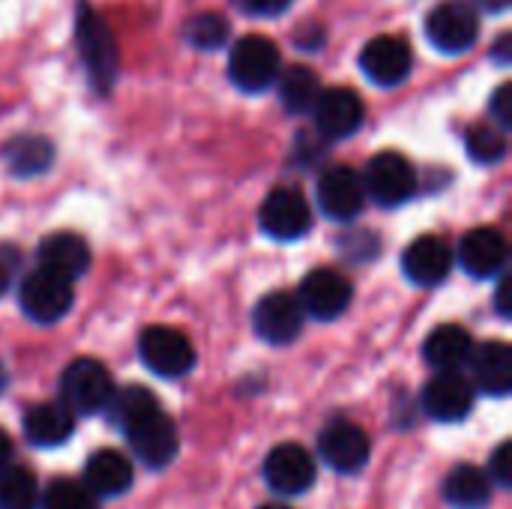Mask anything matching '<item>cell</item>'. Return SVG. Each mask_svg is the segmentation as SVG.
Wrapping results in <instances>:
<instances>
[{
  "instance_id": "1",
  "label": "cell",
  "mask_w": 512,
  "mask_h": 509,
  "mask_svg": "<svg viewBox=\"0 0 512 509\" xmlns=\"http://www.w3.org/2000/svg\"><path fill=\"white\" fill-rule=\"evenodd\" d=\"M75 45H78V57L87 69L90 87L99 96H105L117 81L120 48H117L111 27L90 3H78V9H75Z\"/></svg>"
},
{
  "instance_id": "2",
  "label": "cell",
  "mask_w": 512,
  "mask_h": 509,
  "mask_svg": "<svg viewBox=\"0 0 512 509\" xmlns=\"http://www.w3.org/2000/svg\"><path fill=\"white\" fill-rule=\"evenodd\" d=\"M126 444L132 447V453L150 468V471H165L177 453H180V435L177 426L171 423V417L162 411V405L144 411L141 417H135L132 423H126L123 429Z\"/></svg>"
},
{
  "instance_id": "3",
  "label": "cell",
  "mask_w": 512,
  "mask_h": 509,
  "mask_svg": "<svg viewBox=\"0 0 512 509\" xmlns=\"http://www.w3.org/2000/svg\"><path fill=\"white\" fill-rule=\"evenodd\" d=\"M279 69H282V57L276 42L258 33L237 39L228 54V78L243 93H264L279 78Z\"/></svg>"
},
{
  "instance_id": "4",
  "label": "cell",
  "mask_w": 512,
  "mask_h": 509,
  "mask_svg": "<svg viewBox=\"0 0 512 509\" xmlns=\"http://www.w3.org/2000/svg\"><path fill=\"white\" fill-rule=\"evenodd\" d=\"M111 393H114L111 372L105 369V363L93 357L72 360L60 375V396H63L60 402H66L72 414H81V417L102 414Z\"/></svg>"
},
{
  "instance_id": "5",
  "label": "cell",
  "mask_w": 512,
  "mask_h": 509,
  "mask_svg": "<svg viewBox=\"0 0 512 509\" xmlns=\"http://www.w3.org/2000/svg\"><path fill=\"white\" fill-rule=\"evenodd\" d=\"M360 177L366 186V198H372L381 207H399L411 201L417 192V168L411 165L408 156L396 150L375 153L366 165V174Z\"/></svg>"
},
{
  "instance_id": "6",
  "label": "cell",
  "mask_w": 512,
  "mask_h": 509,
  "mask_svg": "<svg viewBox=\"0 0 512 509\" xmlns=\"http://www.w3.org/2000/svg\"><path fill=\"white\" fill-rule=\"evenodd\" d=\"M18 303L21 312L36 321V324H57L75 303V291L72 282L57 276L48 267H36L21 279L18 288Z\"/></svg>"
},
{
  "instance_id": "7",
  "label": "cell",
  "mask_w": 512,
  "mask_h": 509,
  "mask_svg": "<svg viewBox=\"0 0 512 509\" xmlns=\"http://www.w3.org/2000/svg\"><path fill=\"white\" fill-rule=\"evenodd\" d=\"M138 354L141 363L159 375V378H183L195 369V348L186 339V333L156 324L147 327L138 339Z\"/></svg>"
},
{
  "instance_id": "8",
  "label": "cell",
  "mask_w": 512,
  "mask_h": 509,
  "mask_svg": "<svg viewBox=\"0 0 512 509\" xmlns=\"http://www.w3.org/2000/svg\"><path fill=\"white\" fill-rule=\"evenodd\" d=\"M426 36L441 54H462L480 36V15L468 0H447L426 18Z\"/></svg>"
},
{
  "instance_id": "9",
  "label": "cell",
  "mask_w": 512,
  "mask_h": 509,
  "mask_svg": "<svg viewBox=\"0 0 512 509\" xmlns=\"http://www.w3.org/2000/svg\"><path fill=\"white\" fill-rule=\"evenodd\" d=\"M258 222H261V231L279 243H294L300 237L309 234L312 228V210H309V201L303 198L300 189H291V186H276L264 204H261V213H258Z\"/></svg>"
},
{
  "instance_id": "10",
  "label": "cell",
  "mask_w": 512,
  "mask_h": 509,
  "mask_svg": "<svg viewBox=\"0 0 512 509\" xmlns=\"http://www.w3.org/2000/svg\"><path fill=\"white\" fill-rule=\"evenodd\" d=\"M315 477H318L315 459L300 444L285 441V444L273 447L264 459V483L270 486V492H276L282 498L306 495L315 486Z\"/></svg>"
},
{
  "instance_id": "11",
  "label": "cell",
  "mask_w": 512,
  "mask_h": 509,
  "mask_svg": "<svg viewBox=\"0 0 512 509\" xmlns=\"http://www.w3.org/2000/svg\"><path fill=\"white\" fill-rule=\"evenodd\" d=\"M351 297H354V288L345 279V273L330 270V267H318L306 273L297 291V303L303 315L318 318V321H336L339 315H345L351 306Z\"/></svg>"
},
{
  "instance_id": "12",
  "label": "cell",
  "mask_w": 512,
  "mask_h": 509,
  "mask_svg": "<svg viewBox=\"0 0 512 509\" xmlns=\"http://www.w3.org/2000/svg\"><path fill=\"white\" fill-rule=\"evenodd\" d=\"M318 453L324 465H330L339 474H357L372 459V441L369 435L351 423V420H330L318 435Z\"/></svg>"
},
{
  "instance_id": "13",
  "label": "cell",
  "mask_w": 512,
  "mask_h": 509,
  "mask_svg": "<svg viewBox=\"0 0 512 509\" xmlns=\"http://www.w3.org/2000/svg\"><path fill=\"white\" fill-rule=\"evenodd\" d=\"M474 402L477 390L462 372H438L420 396L426 417H432L435 423H462L474 411Z\"/></svg>"
},
{
  "instance_id": "14",
  "label": "cell",
  "mask_w": 512,
  "mask_h": 509,
  "mask_svg": "<svg viewBox=\"0 0 512 509\" xmlns=\"http://www.w3.org/2000/svg\"><path fill=\"white\" fill-rule=\"evenodd\" d=\"M414 66V51L408 45V39L384 33L375 36L363 45L360 51V69L366 72L369 81L381 84V87H396L408 78Z\"/></svg>"
},
{
  "instance_id": "15",
  "label": "cell",
  "mask_w": 512,
  "mask_h": 509,
  "mask_svg": "<svg viewBox=\"0 0 512 509\" xmlns=\"http://www.w3.org/2000/svg\"><path fill=\"white\" fill-rule=\"evenodd\" d=\"M312 114H315L318 135L336 141V138L354 135L363 126L366 108H363V99H360L357 90H351V87H327V90L318 93V99L312 105Z\"/></svg>"
},
{
  "instance_id": "16",
  "label": "cell",
  "mask_w": 512,
  "mask_h": 509,
  "mask_svg": "<svg viewBox=\"0 0 512 509\" xmlns=\"http://www.w3.org/2000/svg\"><path fill=\"white\" fill-rule=\"evenodd\" d=\"M303 309L294 294L288 291H273L258 300L252 312V327L258 339L267 345H291L303 333Z\"/></svg>"
},
{
  "instance_id": "17",
  "label": "cell",
  "mask_w": 512,
  "mask_h": 509,
  "mask_svg": "<svg viewBox=\"0 0 512 509\" xmlns=\"http://www.w3.org/2000/svg\"><path fill=\"white\" fill-rule=\"evenodd\" d=\"M366 204L363 177L348 165H333L318 177V207L333 222L354 219Z\"/></svg>"
},
{
  "instance_id": "18",
  "label": "cell",
  "mask_w": 512,
  "mask_h": 509,
  "mask_svg": "<svg viewBox=\"0 0 512 509\" xmlns=\"http://www.w3.org/2000/svg\"><path fill=\"white\" fill-rule=\"evenodd\" d=\"M402 270H405L408 282H414L420 288H435L453 270V249L441 237L423 234L414 243H408V249L402 255Z\"/></svg>"
},
{
  "instance_id": "19",
  "label": "cell",
  "mask_w": 512,
  "mask_h": 509,
  "mask_svg": "<svg viewBox=\"0 0 512 509\" xmlns=\"http://www.w3.org/2000/svg\"><path fill=\"white\" fill-rule=\"evenodd\" d=\"M510 258V246L504 231L498 228H474L459 243V261L474 279H489L504 273Z\"/></svg>"
},
{
  "instance_id": "20",
  "label": "cell",
  "mask_w": 512,
  "mask_h": 509,
  "mask_svg": "<svg viewBox=\"0 0 512 509\" xmlns=\"http://www.w3.org/2000/svg\"><path fill=\"white\" fill-rule=\"evenodd\" d=\"M474 390H483L495 399L510 396L512 390V348L507 342H483L474 345L468 357Z\"/></svg>"
},
{
  "instance_id": "21",
  "label": "cell",
  "mask_w": 512,
  "mask_h": 509,
  "mask_svg": "<svg viewBox=\"0 0 512 509\" xmlns=\"http://www.w3.org/2000/svg\"><path fill=\"white\" fill-rule=\"evenodd\" d=\"M75 432V414L66 402H42L24 414V438L33 447H63Z\"/></svg>"
},
{
  "instance_id": "22",
  "label": "cell",
  "mask_w": 512,
  "mask_h": 509,
  "mask_svg": "<svg viewBox=\"0 0 512 509\" xmlns=\"http://www.w3.org/2000/svg\"><path fill=\"white\" fill-rule=\"evenodd\" d=\"M135 483L132 462L120 450H96L84 465V486L96 498H120Z\"/></svg>"
},
{
  "instance_id": "23",
  "label": "cell",
  "mask_w": 512,
  "mask_h": 509,
  "mask_svg": "<svg viewBox=\"0 0 512 509\" xmlns=\"http://www.w3.org/2000/svg\"><path fill=\"white\" fill-rule=\"evenodd\" d=\"M39 267H48L57 276L75 282L78 276L90 270V246L84 243V237L72 231L48 234L39 246Z\"/></svg>"
},
{
  "instance_id": "24",
  "label": "cell",
  "mask_w": 512,
  "mask_h": 509,
  "mask_svg": "<svg viewBox=\"0 0 512 509\" xmlns=\"http://www.w3.org/2000/svg\"><path fill=\"white\" fill-rule=\"evenodd\" d=\"M492 492L489 474L477 465H456L441 483V498L450 509H489Z\"/></svg>"
},
{
  "instance_id": "25",
  "label": "cell",
  "mask_w": 512,
  "mask_h": 509,
  "mask_svg": "<svg viewBox=\"0 0 512 509\" xmlns=\"http://www.w3.org/2000/svg\"><path fill=\"white\" fill-rule=\"evenodd\" d=\"M471 351H474V339L459 324L435 327L423 345V357L435 372H459L462 366H468Z\"/></svg>"
},
{
  "instance_id": "26",
  "label": "cell",
  "mask_w": 512,
  "mask_h": 509,
  "mask_svg": "<svg viewBox=\"0 0 512 509\" xmlns=\"http://www.w3.org/2000/svg\"><path fill=\"white\" fill-rule=\"evenodd\" d=\"M3 162L15 177L45 174L54 162V144L45 135H15L3 147Z\"/></svg>"
},
{
  "instance_id": "27",
  "label": "cell",
  "mask_w": 512,
  "mask_h": 509,
  "mask_svg": "<svg viewBox=\"0 0 512 509\" xmlns=\"http://www.w3.org/2000/svg\"><path fill=\"white\" fill-rule=\"evenodd\" d=\"M276 81H279V99H282L285 111H291V114L312 111V105L321 93V81L309 66H291Z\"/></svg>"
},
{
  "instance_id": "28",
  "label": "cell",
  "mask_w": 512,
  "mask_h": 509,
  "mask_svg": "<svg viewBox=\"0 0 512 509\" xmlns=\"http://www.w3.org/2000/svg\"><path fill=\"white\" fill-rule=\"evenodd\" d=\"M39 483L24 465H6L0 471V509H36Z\"/></svg>"
},
{
  "instance_id": "29",
  "label": "cell",
  "mask_w": 512,
  "mask_h": 509,
  "mask_svg": "<svg viewBox=\"0 0 512 509\" xmlns=\"http://www.w3.org/2000/svg\"><path fill=\"white\" fill-rule=\"evenodd\" d=\"M96 495L78 483V480H51L45 492H39V507L36 509H96Z\"/></svg>"
},
{
  "instance_id": "30",
  "label": "cell",
  "mask_w": 512,
  "mask_h": 509,
  "mask_svg": "<svg viewBox=\"0 0 512 509\" xmlns=\"http://www.w3.org/2000/svg\"><path fill=\"white\" fill-rule=\"evenodd\" d=\"M465 147L477 165H498L507 156V135L501 126H492V123L471 126L465 135Z\"/></svg>"
},
{
  "instance_id": "31",
  "label": "cell",
  "mask_w": 512,
  "mask_h": 509,
  "mask_svg": "<svg viewBox=\"0 0 512 509\" xmlns=\"http://www.w3.org/2000/svg\"><path fill=\"white\" fill-rule=\"evenodd\" d=\"M228 21L219 12H198L186 21V39L198 51H216L228 42Z\"/></svg>"
},
{
  "instance_id": "32",
  "label": "cell",
  "mask_w": 512,
  "mask_h": 509,
  "mask_svg": "<svg viewBox=\"0 0 512 509\" xmlns=\"http://www.w3.org/2000/svg\"><path fill=\"white\" fill-rule=\"evenodd\" d=\"M489 480L492 483H498L501 489H510L512 486V444L510 441H504L495 453H492V459H489Z\"/></svg>"
},
{
  "instance_id": "33",
  "label": "cell",
  "mask_w": 512,
  "mask_h": 509,
  "mask_svg": "<svg viewBox=\"0 0 512 509\" xmlns=\"http://www.w3.org/2000/svg\"><path fill=\"white\" fill-rule=\"evenodd\" d=\"M492 117L495 126H501L504 132L512 126V84H501L492 96Z\"/></svg>"
},
{
  "instance_id": "34",
  "label": "cell",
  "mask_w": 512,
  "mask_h": 509,
  "mask_svg": "<svg viewBox=\"0 0 512 509\" xmlns=\"http://www.w3.org/2000/svg\"><path fill=\"white\" fill-rule=\"evenodd\" d=\"M294 0H237V6L249 15H258V18H273V15H282Z\"/></svg>"
},
{
  "instance_id": "35",
  "label": "cell",
  "mask_w": 512,
  "mask_h": 509,
  "mask_svg": "<svg viewBox=\"0 0 512 509\" xmlns=\"http://www.w3.org/2000/svg\"><path fill=\"white\" fill-rule=\"evenodd\" d=\"M510 45H512L510 33H501V36H498V42H495V48H492V57H495L501 66H510V60H512Z\"/></svg>"
},
{
  "instance_id": "36",
  "label": "cell",
  "mask_w": 512,
  "mask_h": 509,
  "mask_svg": "<svg viewBox=\"0 0 512 509\" xmlns=\"http://www.w3.org/2000/svg\"><path fill=\"white\" fill-rule=\"evenodd\" d=\"M12 453H15V447H12V438L6 435V429H0V471L12 462Z\"/></svg>"
},
{
  "instance_id": "37",
  "label": "cell",
  "mask_w": 512,
  "mask_h": 509,
  "mask_svg": "<svg viewBox=\"0 0 512 509\" xmlns=\"http://www.w3.org/2000/svg\"><path fill=\"white\" fill-rule=\"evenodd\" d=\"M507 294H510V285H507V279H501V285H498V294H495V306H498V312H501V318H510V306H507Z\"/></svg>"
},
{
  "instance_id": "38",
  "label": "cell",
  "mask_w": 512,
  "mask_h": 509,
  "mask_svg": "<svg viewBox=\"0 0 512 509\" xmlns=\"http://www.w3.org/2000/svg\"><path fill=\"white\" fill-rule=\"evenodd\" d=\"M9 276H12V264H9L6 258H0V297H3V291L9 288Z\"/></svg>"
},
{
  "instance_id": "39",
  "label": "cell",
  "mask_w": 512,
  "mask_h": 509,
  "mask_svg": "<svg viewBox=\"0 0 512 509\" xmlns=\"http://www.w3.org/2000/svg\"><path fill=\"white\" fill-rule=\"evenodd\" d=\"M483 9H489V12H504L507 6H510V0H477Z\"/></svg>"
},
{
  "instance_id": "40",
  "label": "cell",
  "mask_w": 512,
  "mask_h": 509,
  "mask_svg": "<svg viewBox=\"0 0 512 509\" xmlns=\"http://www.w3.org/2000/svg\"><path fill=\"white\" fill-rule=\"evenodd\" d=\"M258 509H288V507H282V504H264V507H258Z\"/></svg>"
},
{
  "instance_id": "41",
  "label": "cell",
  "mask_w": 512,
  "mask_h": 509,
  "mask_svg": "<svg viewBox=\"0 0 512 509\" xmlns=\"http://www.w3.org/2000/svg\"><path fill=\"white\" fill-rule=\"evenodd\" d=\"M3 387H6V372L0 369V390H3Z\"/></svg>"
}]
</instances>
